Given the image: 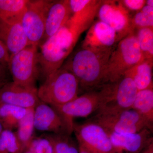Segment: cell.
<instances>
[{
  "label": "cell",
  "mask_w": 153,
  "mask_h": 153,
  "mask_svg": "<svg viewBox=\"0 0 153 153\" xmlns=\"http://www.w3.org/2000/svg\"><path fill=\"white\" fill-rule=\"evenodd\" d=\"M27 149L34 153H53V146L48 136L33 138Z\"/></svg>",
  "instance_id": "27"
},
{
  "label": "cell",
  "mask_w": 153,
  "mask_h": 153,
  "mask_svg": "<svg viewBox=\"0 0 153 153\" xmlns=\"http://www.w3.org/2000/svg\"><path fill=\"white\" fill-rule=\"evenodd\" d=\"M91 121L101 126L107 131L120 134L135 133L144 128L152 131L153 129V126L133 109L109 114H97Z\"/></svg>",
  "instance_id": "8"
},
{
  "label": "cell",
  "mask_w": 153,
  "mask_h": 153,
  "mask_svg": "<svg viewBox=\"0 0 153 153\" xmlns=\"http://www.w3.org/2000/svg\"><path fill=\"white\" fill-rule=\"evenodd\" d=\"M3 130H4V129H3L1 123H0V134H1V132H2Z\"/></svg>",
  "instance_id": "35"
},
{
  "label": "cell",
  "mask_w": 153,
  "mask_h": 153,
  "mask_svg": "<svg viewBox=\"0 0 153 153\" xmlns=\"http://www.w3.org/2000/svg\"><path fill=\"white\" fill-rule=\"evenodd\" d=\"M118 41L115 30L99 20L89 27L82 41V49L94 50L112 49Z\"/></svg>",
  "instance_id": "14"
},
{
  "label": "cell",
  "mask_w": 153,
  "mask_h": 153,
  "mask_svg": "<svg viewBox=\"0 0 153 153\" xmlns=\"http://www.w3.org/2000/svg\"><path fill=\"white\" fill-rule=\"evenodd\" d=\"M29 0H0V20L9 24L21 23Z\"/></svg>",
  "instance_id": "19"
},
{
  "label": "cell",
  "mask_w": 153,
  "mask_h": 153,
  "mask_svg": "<svg viewBox=\"0 0 153 153\" xmlns=\"http://www.w3.org/2000/svg\"><path fill=\"white\" fill-rule=\"evenodd\" d=\"M78 149H79V153H89L85 149H83L82 147L78 146Z\"/></svg>",
  "instance_id": "32"
},
{
  "label": "cell",
  "mask_w": 153,
  "mask_h": 153,
  "mask_svg": "<svg viewBox=\"0 0 153 153\" xmlns=\"http://www.w3.org/2000/svg\"><path fill=\"white\" fill-rule=\"evenodd\" d=\"M114 49L94 50L82 49L62 67L72 73L79 86L89 91L102 85L107 65Z\"/></svg>",
  "instance_id": "2"
},
{
  "label": "cell",
  "mask_w": 153,
  "mask_h": 153,
  "mask_svg": "<svg viewBox=\"0 0 153 153\" xmlns=\"http://www.w3.org/2000/svg\"><path fill=\"white\" fill-rule=\"evenodd\" d=\"M105 88L97 114H109L132 109L138 91L130 76L125 74L117 82L106 83Z\"/></svg>",
  "instance_id": "7"
},
{
  "label": "cell",
  "mask_w": 153,
  "mask_h": 153,
  "mask_svg": "<svg viewBox=\"0 0 153 153\" xmlns=\"http://www.w3.org/2000/svg\"><path fill=\"white\" fill-rule=\"evenodd\" d=\"M136 35L139 46L145 60H152L153 57V27L137 29Z\"/></svg>",
  "instance_id": "23"
},
{
  "label": "cell",
  "mask_w": 153,
  "mask_h": 153,
  "mask_svg": "<svg viewBox=\"0 0 153 153\" xmlns=\"http://www.w3.org/2000/svg\"><path fill=\"white\" fill-rule=\"evenodd\" d=\"M105 92V85L103 84L66 104L52 106L63 120L68 134L73 132L74 118L87 117L98 110Z\"/></svg>",
  "instance_id": "6"
},
{
  "label": "cell",
  "mask_w": 153,
  "mask_h": 153,
  "mask_svg": "<svg viewBox=\"0 0 153 153\" xmlns=\"http://www.w3.org/2000/svg\"><path fill=\"white\" fill-rule=\"evenodd\" d=\"M34 108L27 109L26 115L19 122L18 130L16 132L19 142L27 148L34 138Z\"/></svg>",
  "instance_id": "22"
},
{
  "label": "cell",
  "mask_w": 153,
  "mask_h": 153,
  "mask_svg": "<svg viewBox=\"0 0 153 153\" xmlns=\"http://www.w3.org/2000/svg\"><path fill=\"white\" fill-rule=\"evenodd\" d=\"M34 125L35 128L40 131L67 134L60 115L52 106L41 101L34 108Z\"/></svg>",
  "instance_id": "15"
},
{
  "label": "cell",
  "mask_w": 153,
  "mask_h": 153,
  "mask_svg": "<svg viewBox=\"0 0 153 153\" xmlns=\"http://www.w3.org/2000/svg\"><path fill=\"white\" fill-rule=\"evenodd\" d=\"M97 15L99 21L115 30L119 41L133 32L131 20L121 1H101Z\"/></svg>",
  "instance_id": "11"
},
{
  "label": "cell",
  "mask_w": 153,
  "mask_h": 153,
  "mask_svg": "<svg viewBox=\"0 0 153 153\" xmlns=\"http://www.w3.org/2000/svg\"><path fill=\"white\" fill-rule=\"evenodd\" d=\"M74 133L78 146L89 153H115L107 132L93 121L82 124L74 123Z\"/></svg>",
  "instance_id": "10"
},
{
  "label": "cell",
  "mask_w": 153,
  "mask_h": 153,
  "mask_svg": "<svg viewBox=\"0 0 153 153\" xmlns=\"http://www.w3.org/2000/svg\"><path fill=\"white\" fill-rule=\"evenodd\" d=\"M107 132L115 153H138L153 142L152 131L148 128L130 134Z\"/></svg>",
  "instance_id": "13"
},
{
  "label": "cell",
  "mask_w": 153,
  "mask_h": 153,
  "mask_svg": "<svg viewBox=\"0 0 153 153\" xmlns=\"http://www.w3.org/2000/svg\"><path fill=\"white\" fill-rule=\"evenodd\" d=\"M145 60L133 32L123 38L112 51L102 85L117 82L131 68Z\"/></svg>",
  "instance_id": "4"
},
{
  "label": "cell",
  "mask_w": 153,
  "mask_h": 153,
  "mask_svg": "<svg viewBox=\"0 0 153 153\" xmlns=\"http://www.w3.org/2000/svg\"><path fill=\"white\" fill-rule=\"evenodd\" d=\"M153 61L144 60L131 68L126 73L134 81L138 91L153 88Z\"/></svg>",
  "instance_id": "18"
},
{
  "label": "cell",
  "mask_w": 153,
  "mask_h": 153,
  "mask_svg": "<svg viewBox=\"0 0 153 153\" xmlns=\"http://www.w3.org/2000/svg\"><path fill=\"white\" fill-rule=\"evenodd\" d=\"M7 67L13 82L28 88H37L36 82L40 76L38 47L29 45L10 55Z\"/></svg>",
  "instance_id": "5"
},
{
  "label": "cell",
  "mask_w": 153,
  "mask_h": 153,
  "mask_svg": "<svg viewBox=\"0 0 153 153\" xmlns=\"http://www.w3.org/2000/svg\"><path fill=\"white\" fill-rule=\"evenodd\" d=\"M71 16L68 0L52 1L47 11L45 33L42 43L57 32L68 22Z\"/></svg>",
  "instance_id": "16"
},
{
  "label": "cell",
  "mask_w": 153,
  "mask_h": 153,
  "mask_svg": "<svg viewBox=\"0 0 153 153\" xmlns=\"http://www.w3.org/2000/svg\"><path fill=\"white\" fill-rule=\"evenodd\" d=\"M24 153H34L33 152H32V151H30V150L28 149H27L25 151V152H24Z\"/></svg>",
  "instance_id": "34"
},
{
  "label": "cell",
  "mask_w": 153,
  "mask_h": 153,
  "mask_svg": "<svg viewBox=\"0 0 153 153\" xmlns=\"http://www.w3.org/2000/svg\"><path fill=\"white\" fill-rule=\"evenodd\" d=\"M27 149V147L19 142L16 133L3 130L0 134V153H12Z\"/></svg>",
  "instance_id": "25"
},
{
  "label": "cell",
  "mask_w": 153,
  "mask_h": 153,
  "mask_svg": "<svg viewBox=\"0 0 153 153\" xmlns=\"http://www.w3.org/2000/svg\"><path fill=\"white\" fill-rule=\"evenodd\" d=\"M121 2L126 9L132 10H141L146 3V1L144 0H124Z\"/></svg>",
  "instance_id": "28"
},
{
  "label": "cell",
  "mask_w": 153,
  "mask_h": 153,
  "mask_svg": "<svg viewBox=\"0 0 153 153\" xmlns=\"http://www.w3.org/2000/svg\"><path fill=\"white\" fill-rule=\"evenodd\" d=\"M8 70L7 66L0 63V88L8 82L7 81Z\"/></svg>",
  "instance_id": "30"
},
{
  "label": "cell",
  "mask_w": 153,
  "mask_h": 153,
  "mask_svg": "<svg viewBox=\"0 0 153 153\" xmlns=\"http://www.w3.org/2000/svg\"><path fill=\"white\" fill-rule=\"evenodd\" d=\"M27 109L9 104H0V123L4 130L17 128L20 120L25 117Z\"/></svg>",
  "instance_id": "21"
},
{
  "label": "cell",
  "mask_w": 153,
  "mask_h": 153,
  "mask_svg": "<svg viewBox=\"0 0 153 153\" xmlns=\"http://www.w3.org/2000/svg\"><path fill=\"white\" fill-rule=\"evenodd\" d=\"M146 5L150 6V7H153V0H148V1H146Z\"/></svg>",
  "instance_id": "33"
},
{
  "label": "cell",
  "mask_w": 153,
  "mask_h": 153,
  "mask_svg": "<svg viewBox=\"0 0 153 153\" xmlns=\"http://www.w3.org/2000/svg\"><path fill=\"white\" fill-rule=\"evenodd\" d=\"M138 153H153V142L148 145Z\"/></svg>",
  "instance_id": "31"
},
{
  "label": "cell",
  "mask_w": 153,
  "mask_h": 153,
  "mask_svg": "<svg viewBox=\"0 0 153 153\" xmlns=\"http://www.w3.org/2000/svg\"><path fill=\"white\" fill-rule=\"evenodd\" d=\"M133 29L153 27V7L145 5L131 20Z\"/></svg>",
  "instance_id": "26"
},
{
  "label": "cell",
  "mask_w": 153,
  "mask_h": 153,
  "mask_svg": "<svg viewBox=\"0 0 153 153\" xmlns=\"http://www.w3.org/2000/svg\"><path fill=\"white\" fill-rule=\"evenodd\" d=\"M37 89L24 87L13 81L7 82L0 88V104L34 108L40 101Z\"/></svg>",
  "instance_id": "12"
},
{
  "label": "cell",
  "mask_w": 153,
  "mask_h": 153,
  "mask_svg": "<svg viewBox=\"0 0 153 153\" xmlns=\"http://www.w3.org/2000/svg\"><path fill=\"white\" fill-rule=\"evenodd\" d=\"M79 88V82L74 74L61 66L44 79L37 92L42 102L59 106L76 98Z\"/></svg>",
  "instance_id": "3"
},
{
  "label": "cell",
  "mask_w": 153,
  "mask_h": 153,
  "mask_svg": "<svg viewBox=\"0 0 153 153\" xmlns=\"http://www.w3.org/2000/svg\"><path fill=\"white\" fill-rule=\"evenodd\" d=\"M89 27L71 18L38 47L40 74L44 79L63 66L79 37Z\"/></svg>",
  "instance_id": "1"
},
{
  "label": "cell",
  "mask_w": 153,
  "mask_h": 153,
  "mask_svg": "<svg viewBox=\"0 0 153 153\" xmlns=\"http://www.w3.org/2000/svg\"><path fill=\"white\" fill-rule=\"evenodd\" d=\"M48 137L52 143L53 153H79L78 147L68 134H55Z\"/></svg>",
  "instance_id": "24"
},
{
  "label": "cell",
  "mask_w": 153,
  "mask_h": 153,
  "mask_svg": "<svg viewBox=\"0 0 153 153\" xmlns=\"http://www.w3.org/2000/svg\"><path fill=\"white\" fill-rule=\"evenodd\" d=\"M51 1L29 0L21 23L27 38L29 45L38 47L42 43L45 33L47 11Z\"/></svg>",
  "instance_id": "9"
},
{
  "label": "cell",
  "mask_w": 153,
  "mask_h": 153,
  "mask_svg": "<svg viewBox=\"0 0 153 153\" xmlns=\"http://www.w3.org/2000/svg\"><path fill=\"white\" fill-rule=\"evenodd\" d=\"M132 109L138 113L148 123L153 126V88L138 91Z\"/></svg>",
  "instance_id": "20"
},
{
  "label": "cell",
  "mask_w": 153,
  "mask_h": 153,
  "mask_svg": "<svg viewBox=\"0 0 153 153\" xmlns=\"http://www.w3.org/2000/svg\"><path fill=\"white\" fill-rule=\"evenodd\" d=\"M10 55L5 45L0 40V63L7 66Z\"/></svg>",
  "instance_id": "29"
},
{
  "label": "cell",
  "mask_w": 153,
  "mask_h": 153,
  "mask_svg": "<svg viewBox=\"0 0 153 153\" xmlns=\"http://www.w3.org/2000/svg\"><path fill=\"white\" fill-rule=\"evenodd\" d=\"M0 40L10 55L18 53L29 45L21 23L9 24L0 20Z\"/></svg>",
  "instance_id": "17"
}]
</instances>
